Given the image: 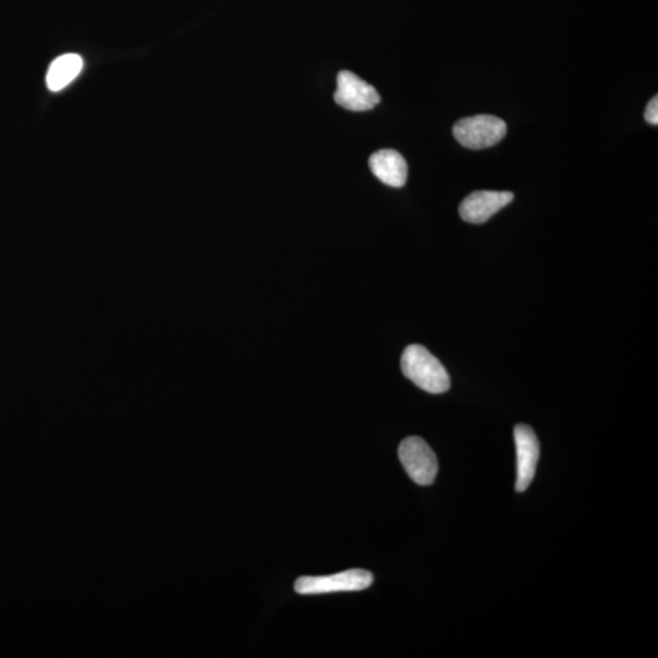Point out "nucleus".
<instances>
[{
	"mask_svg": "<svg viewBox=\"0 0 658 658\" xmlns=\"http://www.w3.org/2000/svg\"><path fill=\"white\" fill-rule=\"evenodd\" d=\"M401 370L418 388L431 394H442L450 389V377L442 362L422 347H407L401 356Z\"/></svg>",
	"mask_w": 658,
	"mask_h": 658,
	"instance_id": "1",
	"label": "nucleus"
},
{
	"mask_svg": "<svg viewBox=\"0 0 658 658\" xmlns=\"http://www.w3.org/2000/svg\"><path fill=\"white\" fill-rule=\"evenodd\" d=\"M504 120L492 115L466 117L456 122V141L468 149L479 150L495 146L506 136Z\"/></svg>",
	"mask_w": 658,
	"mask_h": 658,
	"instance_id": "2",
	"label": "nucleus"
},
{
	"mask_svg": "<svg viewBox=\"0 0 658 658\" xmlns=\"http://www.w3.org/2000/svg\"><path fill=\"white\" fill-rule=\"evenodd\" d=\"M399 459L407 475L412 481L422 487H427L436 481L438 475V460L436 454L425 440L420 437H409L399 446Z\"/></svg>",
	"mask_w": 658,
	"mask_h": 658,
	"instance_id": "3",
	"label": "nucleus"
},
{
	"mask_svg": "<svg viewBox=\"0 0 658 658\" xmlns=\"http://www.w3.org/2000/svg\"><path fill=\"white\" fill-rule=\"evenodd\" d=\"M373 583L371 572L349 570L325 577H300L294 589L300 595L340 593V591H360L370 588Z\"/></svg>",
	"mask_w": 658,
	"mask_h": 658,
	"instance_id": "4",
	"label": "nucleus"
},
{
	"mask_svg": "<svg viewBox=\"0 0 658 658\" xmlns=\"http://www.w3.org/2000/svg\"><path fill=\"white\" fill-rule=\"evenodd\" d=\"M334 100L339 107L361 113L375 108L381 102V97L375 87L368 85L354 72L342 71L337 77Z\"/></svg>",
	"mask_w": 658,
	"mask_h": 658,
	"instance_id": "5",
	"label": "nucleus"
},
{
	"mask_svg": "<svg viewBox=\"0 0 658 658\" xmlns=\"http://www.w3.org/2000/svg\"><path fill=\"white\" fill-rule=\"evenodd\" d=\"M515 443L517 453L516 490L518 493H523L532 484L535 471H537L540 445L537 434L527 425L515 427Z\"/></svg>",
	"mask_w": 658,
	"mask_h": 658,
	"instance_id": "6",
	"label": "nucleus"
},
{
	"mask_svg": "<svg viewBox=\"0 0 658 658\" xmlns=\"http://www.w3.org/2000/svg\"><path fill=\"white\" fill-rule=\"evenodd\" d=\"M513 198L515 195L511 192L478 191L468 195L461 203L460 215L462 220L479 225L499 213Z\"/></svg>",
	"mask_w": 658,
	"mask_h": 658,
	"instance_id": "7",
	"label": "nucleus"
},
{
	"mask_svg": "<svg viewBox=\"0 0 658 658\" xmlns=\"http://www.w3.org/2000/svg\"><path fill=\"white\" fill-rule=\"evenodd\" d=\"M372 174L379 181L394 188L405 186L407 181V164L403 155L397 150L383 149L371 155L368 161Z\"/></svg>",
	"mask_w": 658,
	"mask_h": 658,
	"instance_id": "8",
	"label": "nucleus"
},
{
	"mask_svg": "<svg viewBox=\"0 0 658 658\" xmlns=\"http://www.w3.org/2000/svg\"><path fill=\"white\" fill-rule=\"evenodd\" d=\"M83 69V59L78 54H64L55 59L47 74V86L52 92H59L75 81Z\"/></svg>",
	"mask_w": 658,
	"mask_h": 658,
	"instance_id": "9",
	"label": "nucleus"
},
{
	"mask_svg": "<svg viewBox=\"0 0 658 658\" xmlns=\"http://www.w3.org/2000/svg\"><path fill=\"white\" fill-rule=\"evenodd\" d=\"M645 119L651 125H658V98L657 96L650 100L648 108L645 111Z\"/></svg>",
	"mask_w": 658,
	"mask_h": 658,
	"instance_id": "10",
	"label": "nucleus"
}]
</instances>
